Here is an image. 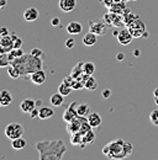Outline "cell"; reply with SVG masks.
<instances>
[{
    "label": "cell",
    "instance_id": "obj_1",
    "mask_svg": "<svg viewBox=\"0 0 158 160\" xmlns=\"http://www.w3.org/2000/svg\"><path fill=\"white\" fill-rule=\"evenodd\" d=\"M40 160H61L67 153V145L63 140H41L36 143Z\"/></svg>",
    "mask_w": 158,
    "mask_h": 160
},
{
    "label": "cell",
    "instance_id": "obj_2",
    "mask_svg": "<svg viewBox=\"0 0 158 160\" xmlns=\"http://www.w3.org/2000/svg\"><path fill=\"white\" fill-rule=\"evenodd\" d=\"M10 64H13L14 67H16L19 69L22 78H27V75H31L34 72L42 69V67H43V63L40 59V57H35L31 53L24 54L19 58L14 59Z\"/></svg>",
    "mask_w": 158,
    "mask_h": 160
},
{
    "label": "cell",
    "instance_id": "obj_3",
    "mask_svg": "<svg viewBox=\"0 0 158 160\" xmlns=\"http://www.w3.org/2000/svg\"><path fill=\"white\" fill-rule=\"evenodd\" d=\"M103 153L111 159H124L126 158V152H125V140L124 139H115L110 143H108L103 148Z\"/></svg>",
    "mask_w": 158,
    "mask_h": 160
},
{
    "label": "cell",
    "instance_id": "obj_4",
    "mask_svg": "<svg viewBox=\"0 0 158 160\" xmlns=\"http://www.w3.org/2000/svg\"><path fill=\"white\" fill-rule=\"evenodd\" d=\"M24 132H25L24 126L21 123H18V122H11V123H9L5 127V136H6V138H9L10 140L22 137Z\"/></svg>",
    "mask_w": 158,
    "mask_h": 160
},
{
    "label": "cell",
    "instance_id": "obj_5",
    "mask_svg": "<svg viewBox=\"0 0 158 160\" xmlns=\"http://www.w3.org/2000/svg\"><path fill=\"white\" fill-rule=\"evenodd\" d=\"M127 28H129V31L132 33V36H134L135 38L142 37V36L146 35V33H145V32H146V25H145V22L141 20L138 16L132 21V22H130V23L127 25Z\"/></svg>",
    "mask_w": 158,
    "mask_h": 160
},
{
    "label": "cell",
    "instance_id": "obj_6",
    "mask_svg": "<svg viewBox=\"0 0 158 160\" xmlns=\"http://www.w3.org/2000/svg\"><path fill=\"white\" fill-rule=\"evenodd\" d=\"M108 30V23L105 20H90L89 21V31L98 35V36H104Z\"/></svg>",
    "mask_w": 158,
    "mask_h": 160
},
{
    "label": "cell",
    "instance_id": "obj_7",
    "mask_svg": "<svg viewBox=\"0 0 158 160\" xmlns=\"http://www.w3.org/2000/svg\"><path fill=\"white\" fill-rule=\"evenodd\" d=\"M78 105H79L78 101H72V102L69 103V106L64 110L63 116H62V118H63L64 122H69V121H72L73 118H76V117L78 116V112H77Z\"/></svg>",
    "mask_w": 158,
    "mask_h": 160
},
{
    "label": "cell",
    "instance_id": "obj_8",
    "mask_svg": "<svg viewBox=\"0 0 158 160\" xmlns=\"http://www.w3.org/2000/svg\"><path fill=\"white\" fill-rule=\"evenodd\" d=\"M88 120V117H83V116H77L76 118H73L72 121L67 122V132L68 133H76V132H79L80 129V126L83 123V121Z\"/></svg>",
    "mask_w": 158,
    "mask_h": 160
},
{
    "label": "cell",
    "instance_id": "obj_9",
    "mask_svg": "<svg viewBox=\"0 0 158 160\" xmlns=\"http://www.w3.org/2000/svg\"><path fill=\"white\" fill-rule=\"evenodd\" d=\"M118 37V41L120 44H122V46H129L132 40L135 38L134 36H132V33L129 31V28H122V30H120L118 31V35L116 36Z\"/></svg>",
    "mask_w": 158,
    "mask_h": 160
},
{
    "label": "cell",
    "instance_id": "obj_10",
    "mask_svg": "<svg viewBox=\"0 0 158 160\" xmlns=\"http://www.w3.org/2000/svg\"><path fill=\"white\" fill-rule=\"evenodd\" d=\"M58 6L63 12H72L77 8V0H59Z\"/></svg>",
    "mask_w": 158,
    "mask_h": 160
},
{
    "label": "cell",
    "instance_id": "obj_11",
    "mask_svg": "<svg viewBox=\"0 0 158 160\" xmlns=\"http://www.w3.org/2000/svg\"><path fill=\"white\" fill-rule=\"evenodd\" d=\"M30 79L31 81L35 84V85H42L45 84L46 81V73L43 69H39L36 72H34L31 75H30Z\"/></svg>",
    "mask_w": 158,
    "mask_h": 160
},
{
    "label": "cell",
    "instance_id": "obj_12",
    "mask_svg": "<svg viewBox=\"0 0 158 160\" xmlns=\"http://www.w3.org/2000/svg\"><path fill=\"white\" fill-rule=\"evenodd\" d=\"M35 108H36V100L25 99V100L21 101V103H20V110H21L24 113H30V112L34 111Z\"/></svg>",
    "mask_w": 158,
    "mask_h": 160
},
{
    "label": "cell",
    "instance_id": "obj_13",
    "mask_svg": "<svg viewBox=\"0 0 158 160\" xmlns=\"http://www.w3.org/2000/svg\"><path fill=\"white\" fill-rule=\"evenodd\" d=\"M66 30H67V32H68L69 35L76 36V35H80V33H82L83 26H82V23L78 22V21H72V22H69V23L67 25Z\"/></svg>",
    "mask_w": 158,
    "mask_h": 160
},
{
    "label": "cell",
    "instance_id": "obj_14",
    "mask_svg": "<svg viewBox=\"0 0 158 160\" xmlns=\"http://www.w3.org/2000/svg\"><path fill=\"white\" fill-rule=\"evenodd\" d=\"M40 12L36 8H29L25 10L24 12V19L27 21V22H34L39 19Z\"/></svg>",
    "mask_w": 158,
    "mask_h": 160
},
{
    "label": "cell",
    "instance_id": "obj_15",
    "mask_svg": "<svg viewBox=\"0 0 158 160\" xmlns=\"http://www.w3.org/2000/svg\"><path fill=\"white\" fill-rule=\"evenodd\" d=\"M55 116V111L53 108L51 107H47V106H42L41 108H39V118L40 120H48V118H52Z\"/></svg>",
    "mask_w": 158,
    "mask_h": 160
},
{
    "label": "cell",
    "instance_id": "obj_16",
    "mask_svg": "<svg viewBox=\"0 0 158 160\" xmlns=\"http://www.w3.org/2000/svg\"><path fill=\"white\" fill-rule=\"evenodd\" d=\"M88 122H89V124L93 128H98V127L101 126L103 118H101V116L99 113H97V112H90L89 116H88Z\"/></svg>",
    "mask_w": 158,
    "mask_h": 160
},
{
    "label": "cell",
    "instance_id": "obj_17",
    "mask_svg": "<svg viewBox=\"0 0 158 160\" xmlns=\"http://www.w3.org/2000/svg\"><path fill=\"white\" fill-rule=\"evenodd\" d=\"M13 102V95L8 90H1L0 91V103L1 106H9Z\"/></svg>",
    "mask_w": 158,
    "mask_h": 160
},
{
    "label": "cell",
    "instance_id": "obj_18",
    "mask_svg": "<svg viewBox=\"0 0 158 160\" xmlns=\"http://www.w3.org/2000/svg\"><path fill=\"white\" fill-rule=\"evenodd\" d=\"M97 42H98V35H95V33H93V32H90V31L83 36V43H84L85 46H88V47L94 46Z\"/></svg>",
    "mask_w": 158,
    "mask_h": 160
},
{
    "label": "cell",
    "instance_id": "obj_19",
    "mask_svg": "<svg viewBox=\"0 0 158 160\" xmlns=\"http://www.w3.org/2000/svg\"><path fill=\"white\" fill-rule=\"evenodd\" d=\"M26 145H27V140L24 137H19L16 139L11 140V147L14 150H22L24 148H26Z\"/></svg>",
    "mask_w": 158,
    "mask_h": 160
},
{
    "label": "cell",
    "instance_id": "obj_20",
    "mask_svg": "<svg viewBox=\"0 0 158 160\" xmlns=\"http://www.w3.org/2000/svg\"><path fill=\"white\" fill-rule=\"evenodd\" d=\"M50 102H51V105H52V106H55V107H59V106H62V105H63V102H64V96H63L61 92H56V94L51 95V98H50Z\"/></svg>",
    "mask_w": 158,
    "mask_h": 160
},
{
    "label": "cell",
    "instance_id": "obj_21",
    "mask_svg": "<svg viewBox=\"0 0 158 160\" xmlns=\"http://www.w3.org/2000/svg\"><path fill=\"white\" fill-rule=\"evenodd\" d=\"M84 88H85L87 90H89V91H94V90H97V88H98V82H97V80L93 78V75H89L87 79L84 80Z\"/></svg>",
    "mask_w": 158,
    "mask_h": 160
},
{
    "label": "cell",
    "instance_id": "obj_22",
    "mask_svg": "<svg viewBox=\"0 0 158 160\" xmlns=\"http://www.w3.org/2000/svg\"><path fill=\"white\" fill-rule=\"evenodd\" d=\"M83 64H84V62H79V63H77V64L72 68L71 75H72L74 79H78V78H80V77L84 74V72H83Z\"/></svg>",
    "mask_w": 158,
    "mask_h": 160
},
{
    "label": "cell",
    "instance_id": "obj_23",
    "mask_svg": "<svg viewBox=\"0 0 158 160\" xmlns=\"http://www.w3.org/2000/svg\"><path fill=\"white\" fill-rule=\"evenodd\" d=\"M94 140H95V133L93 131H89L88 133L83 134V144L80 145V148H85V145L93 144Z\"/></svg>",
    "mask_w": 158,
    "mask_h": 160
},
{
    "label": "cell",
    "instance_id": "obj_24",
    "mask_svg": "<svg viewBox=\"0 0 158 160\" xmlns=\"http://www.w3.org/2000/svg\"><path fill=\"white\" fill-rule=\"evenodd\" d=\"M0 44L1 46H4L9 52L14 48V44H13V38H11V35H6V36H4V37H1V40H0Z\"/></svg>",
    "mask_w": 158,
    "mask_h": 160
},
{
    "label": "cell",
    "instance_id": "obj_25",
    "mask_svg": "<svg viewBox=\"0 0 158 160\" xmlns=\"http://www.w3.org/2000/svg\"><path fill=\"white\" fill-rule=\"evenodd\" d=\"M77 112H78V116L88 117L90 113V107L87 103H79L78 107H77Z\"/></svg>",
    "mask_w": 158,
    "mask_h": 160
},
{
    "label": "cell",
    "instance_id": "obj_26",
    "mask_svg": "<svg viewBox=\"0 0 158 160\" xmlns=\"http://www.w3.org/2000/svg\"><path fill=\"white\" fill-rule=\"evenodd\" d=\"M72 90H73V88L71 86V85H68V84H66V82H61L58 86V92H61L63 96H69L71 94H72Z\"/></svg>",
    "mask_w": 158,
    "mask_h": 160
},
{
    "label": "cell",
    "instance_id": "obj_27",
    "mask_svg": "<svg viewBox=\"0 0 158 160\" xmlns=\"http://www.w3.org/2000/svg\"><path fill=\"white\" fill-rule=\"evenodd\" d=\"M83 72L87 75H93L95 72V64L93 62H84L83 64Z\"/></svg>",
    "mask_w": 158,
    "mask_h": 160
},
{
    "label": "cell",
    "instance_id": "obj_28",
    "mask_svg": "<svg viewBox=\"0 0 158 160\" xmlns=\"http://www.w3.org/2000/svg\"><path fill=\"white\" fill-rule=\"evenodd\" d=\"M71 144L72 145H82L83 144V134L76 132V133H72L71 134Z\"/></svg>",
    "mask_w": 158,
    "mask_h": 160
},
{
    "label": "cell",
    "instance_id": "obj_29",
    "mask_svg": "<svg viewBox=\"0 0 158 160\" xmlns=\"http://www.w3.org/2000/svg\"><path fill=\"white\" fill-rule=\"evenodd\" d=\"M125 10H126L125 2H116L115 5H111V8H110V11H111V12H115V14H120V15H122Z\"/></svg>",
    "mask_w": 158,
    "mask_h": 160
},
{
    "label": "cell",
    "instance_id": "obj_30",
    "mask_svg": "<svg viewBox=\"0 0 158 160\" xmlns=\"http://www.w3.org/2000/svg\"><path fill=\"white\" fill-rule=\"evenodd\" d=\"M8 74H9V77L13 78V79H19L20 77H21L19 69H18L16 67H14L13 64H10V65L8 67Z\"/></svg>",
    "mask_w": 158,
    "mask_h": 160
},
{
    "label": "cell",
    "instance_id": "obj_31",
    "mask_svg": "<svg viewBox=\"0 0 158 160\" xmlns=\"http://www.w3.org/2000/svg\"><path fill=\"white\" fill-rule=\"evenodd\" d=\"M8 54H9L10 62H13L14 59H16V58H19V57H21V56H24L25 53H24V51H22L21 48H13Z\"/></svg>",
    "mask_w": 158,
    "mask_h": 160
},
{
    "label": "cell",
    "instance_id": "obj_32",
    "mask_svg": "<svg viewBox=\"0 0 158 160\" xmlns=\"http://www.w3.org/2000/svg\"><path fill=\"white\" fill-rule=\"evenodd\" d=\"M10 58L8 53H0V68H6L10 65Z\"/></svg>",
    "mask_w": 158,
    "mask_h": 160
},
{
    "label": "cell",
    "instance_id": "obj_33",
    "mask_svg": "<svg viewBox=\"0 0 158 160\" xmlns=\"http://www.w3.org/2000/svg\"><path fill=\"white\" fill-rule=\"evenodd\" d=\"M11 38H13V44H14V48H21L22 46V40L20 38L16 33H11Z\"/></svg>",
    "mask_w": 158,
    "mask_h": 160
},
{
    "label": "cell",
    "instance_id": "obj_34",
    "mask_svg": "<svg viewBox=\"0 0 158 160\" xmlns=\"http://www.w3.org/2000/svg\"><path fill=\"white\" fill-rule=\"evenodd\" d=\"M150 121H151L153 124L158 126V110L151 111V113H150Z\"/></svg>",
    "mask_w": 158,
    "mask_h": 160
},
{
    "label": "cell",
    "instance_id": "obj_35",
    "mask_svg": "<svg viewBox=\"0 0 158 160\" xmlns=\"http://www.w3.org/2000/svg\"><path fill=\"white\" fill-rule=\"evenodd\" d=\"M72 88H73V90H80L84 88V82L79 79H74L73 84H72Z\"/></svg>",
    "mask_w": 158,
    "mask_h": 160
},
{
    "label": "cell",
    "instance_id": "obj_36",
    "mask_svg": "<svg viewBox=\"0 0 158 160\" xmlns=\"http://www.w3.org/2000/svg\"><path fill=\"white\" fill-rule=\"evenodd\" d=\"M125 152H126V155L127 157L131 155L132 152H134V145L131 143H129V142H125Z\"/></svg>",
    "mask_w": 158,
    "mask_h": 160
},
{
    "label": "cell",
    "instance_id": "obj_37",
    "mask_svg": "<svg viewBox=\"0 0 158 160\" xmlns=\"http://www.w3.org/2000/svg\"><path fill=\"white\" fill-rule=\"evenodd\" d=\"M30 53H31L32 56H35V57H41V56L43 54V51H42V49H40V48H34Z\"/></svg>",
    "mask_w": 158,
    "mask_h": 160
},
{
    "label": "cell",
    "instance_id": "obj_38",
    "mask_svg": "<svg viewBox=\"0 0 158 160\" xmlns=\"http://www.w3.org/2000/svg\"><path fill=\"white\" fill-rule=\"evenodd\" d=\"M74 44H76V41L73 40V38H68V40L66 41V47L69 48V49L74 48Z\"/></svg>",
    "mask_w": 158,
    "mask_h": 160
},
{
    "label": "cell",
    "instance_id": "obj_39",
    "mask_svg": "<svg viewBox=\"0 0 158 160\" xmlns=\"http://www.w3.org/2000/svg\"><path fill=\"white\" fill-rule=\"evenodd\" d=\"M101 95H103L104 99H109V98L111 96V90H110V89H105V90L101 92Z\"/></svg>",
    "mask_w": 158,
    "mask_h": 160
},
{
    "label": "cell",
    "instance_id": "obj_40",
    "mask_svg": "<svg viewBox=\"0 0 158 160\" xmlns=\"http://www.w3.org/2000/svg\"><path fill=\"white\" fill-rule=\"evenodd\" d=\"M6 35H10V33H9V30H8L6 27H1V28H0V40H1V37L6 36Z\"/></svg>",
    "mask_w": 158,
    "mask_h": 160
},
{
    "label": "cell",
    "instance_id": "obj_41",
    "mask_svg": "<svg viewBox=\"0 0 158 160\" xmlns=\"http://www.w3.org/2000/svg\"><path fill=\"white\" fill-rule=\"evenodd\" d=\"M29 115L31 116V118H39V108L36 107V108H35L34 111H31Z\"/></svg>",
    "mask_w": 158,
    "mask_h": 160
},
{
    "label": "cell",
    "instance_id": "obj_42",
    "mask_svg": "<svg viewBox=\"0 0 158 160\" xmlns=\"http://www.w3.org/2000/svg\"><path fill=\"white\" fill-rule=\"evenodd\" d=\"M51 23H52V26H59V25H61L59 18H53V19L51 20Z\"/></svg>",
    "mask_w": 158,
    "mask_h": 160
},
{
    "label": "cell",
    "instance_id": "obj_43",
    "mask_svg": "<svg viewBox=\"0 0 158 160\" xmlns=\"http://www.w3.org/2000/svg\"><path fill=\"white\" fill-rule=\"evenodd\" d=\"M116 58H118V60H122L125 58V54L124 53H118V56H116Z\"/></svg>",
    "mask_w": 158,
    "mask_h": 160
},
{
    "label": "cell",
    "instance_id": "obj_44",
    "mask_svg": "<svg viewBox=\"0 0 158 160\" xmlns=\"http://www.w3.org/2000/svg\"><path fill=\"white\" fill-rule=\"evenodd\" d=\"M40 106H42V100L41 99L36 100V107H40Z\"/></svg>",
    "mask_w": 158,
    "mask_h": 160
},
{
    "label": "cell",
    "instance_id": "obj_45",
    "mask_svg": "<svg viewBox=\"0 0 158 160\" xmlns=\"http://www.w3.org/2000/svg\"><path fill=\"white\" fill-rule=\"evenodd\" d=\"M153 96H155V98H158V88L155 89V91H153Z\"/></svg>",
    "mask_w": 158,
    "mask_h": 160
},
{
    "label": "cell",
    "instance_id": "obj_46",
    "mask_svg": "<svg viewBox=\"0 0 158 160\" xmlns=\"http://www.w3.org/2000/svg\"><path fill=\"white\" fill-rule=\"evenodd\" d=\"M134 54H135V57H138V56H140V51H138V49H135V51H134Z\"/></svg>",
    "mask_w": 158,
    "mask_h": 160
},
{
    "label": "cell",
    "instance_id": "obj_47",
    "mask_svg": "<svg viewBox=\"0 0 158 160\" xmlns=\"http://www.w3.org/2000/svg\"><path fill=\"white\" fill-rule=\"evenodd\" d=\"M0 2H1V6H3V8L6 5V0H0Z\"/></svg>",
    "mask_w": 158,
    "mask_h": 160
},
{
    "label": "cell",
    "instance_id": "obj_48",
    "mask_svg": "<svg viewBox=\"0 0 158 160\" xmlns=\"http://www.w3.org/2000/svg\"><path fill=\"white\" fill-rule=\"evenodd\" d=\"M155 102H156V105H158V98H155Z\"/></svg>",
    "mask_w": 158,
    "mask_h": 160
},
{
    "label": "cell",
    "instance_id": "obj_49",
    "mask_svg": "<svg viewBox=\"0 0 158 160\" xmlns=\"http://www.w3.org/2000/svg\"><path fill=\"white\" fill-rule=\"evenodd\" d=\"M0 9H3V6H1V2H0Z\"/></svg>",
    "mask_w": 158,
    "mask_h": 160
},
{
    "label": "cell",
    "instance_id": "obj_50",
    "mask_svg": "<svg viewBox=\"0 0 158 160\" xmlns=\"http://www.w3.org/2000/svg\"><path fill=\"white\" fill-rule=\"evenodd\" d=\"M0 107H1V103H0Z\"/></svg>",
    "mask_w": 158,
    "mask_h": 160
}]
</instances>
